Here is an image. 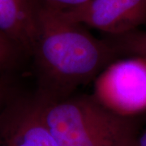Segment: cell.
Segmentation results:
<instances>
[{"instance_id": "6da1fadb", "label": "cell", "mask_w": 146, "mask_h": 146, "mask_svg": "<svg viewBox=\"0 0 146 146\" xmlns=\"http://www.w3.org/2000/svg\"><path fill=\"white\" fill-rule=\"evenodd\" d=\"M30 57L43 102L73 95L95 80L119 54L106 38L94 36L83 25L68 21L58 9L39 0L38 32Z\"/></svg>"}, {"instance_id": "7a4b0ae2", "label": "cell", "mask_w": 146, "mask_h": 146, "mask_svg": "<svg viewBox=\"0 0 146 146\" xmlns=\"http://www.w3.org/2000/svg\"><path fill=\"white\" fill-rule=\"evenodd\" d=\"M39 99L43 121L58 146H134L139 133L135 117L116 114L94 95Z\"/></svg>"}, {"instance_id": "3957f363", "label": "cell", "mask_w": 146, "mask_h": 146, "mask_svg": "<svg viewBox=\"0 0 146 146\" xmlns=\"http://www.w3.org/2000/svg\"><path fill=\"white\" fill-rule=\"evenodd\" d=\"M94 97L118 115L146 112V58L131 56L110 64L94 80Z\"/></svg>"}, {"instance_id": "277c9868", "label": "cell", "mask_w": 146, "mask_h": 146, "mask_svg": "<svg viewBox=\"0 0 146 146\" xmlns=\"http://www.w3.org/2000/svg\"><path fill=\"white\" fill-rule=\"evenodd\" d=\"M0 146H58L43 121L36 93L15 91L1 110Z\"/></svg>"}, {"instance_id": "5b68a950", "label": "cell", "mask_w": 146, "mask_h": 146, "mask_svg": "<svg viewBox=\"0 0 146 146\" xmlns=\"http://www.w3.org/2000/svg\"><path fill=\"white\" fill-rule=\"evenodd\" d=\"M59 11L68 21L94 28L107 36L125 34L146 24V0H89Z\"/></svg>"}, {"instance_id": "8992f818", "label": "cell", "mask_w": 146, "mask_h": 146, "mask_svg": "<svg viewBox=\"0 0 146 146\" xmlns=\"http://www.w3.org/2000/svg\"><path fill=\"white\" fill-rule=\"evenodd\" d=\"M39 0H0V33L31 56L38 32Z\"/></svg>"}, {"instance_id": "52a82bcc", "label": "cell", "mask_w": 146, "mask_h": 146, "mask_svg": "<svg viewBox=\"0 0 146 146\" xmlns=\"http://www.w3.org/2000/svg\"><path fill=\"white\" fill-rule=\"evenodd\" d=\"M119 55L125 54L146 58V31L136 29L125 34L105 37Z\"/></svg>"}, {"instance_id": "ba28073f", "label": "cell", "mask_w": 146, "mask_h": 146, "mask_svg": "<svg viewBox=\"0 0 146 146\" xmlns=\"http://www.w3.org/2000/svg\"><path fill=\"white\" fill-rule=\"evenodd\" d=\"M25 55L13 42L0 33V71L15 68Z\"/></svg>"}, {"instance_id": "9c48e42d", "label": "cell", "mask_w": 146, "mask_h": 146, "mask_svg": "<svg viewBox=\"0 0 146 146\" xmlns=\"http://www.w3.org/2000/svg\"><path fill=\"white\" fill-rule=\"evenodd\" d=\"M49 6L59 10H67L81 6L89 0H43Z\"/></svg>"}, {"instance_id": "30bf717a", "label": "cell", "mask_w": 146, "mask_h": 146, "mask_svg": "<svg viewBox=\"0 0 146 146\" xmlns=\"http://www.w3.org/2000/svg\"><path fill=\"white\" fill-rule=\"evenodd\" d=\"M16 89L4 79L0 78V112L3 109Z\"/></svg>"}]
</instances>
